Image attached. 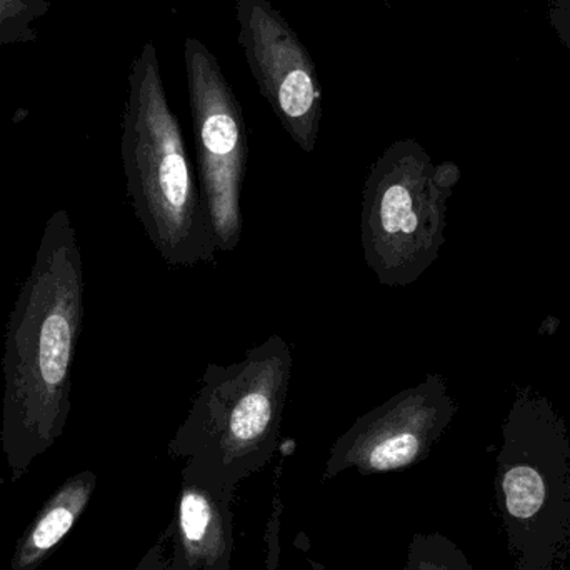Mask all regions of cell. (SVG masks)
Wrapping results in <instances>:
<instances>
[{"mask_svg": "<svg viewBox=\"0 0 570 570\" xmlns=\"http://www.w3.org/2000/svg\"><path fill=\"white\" fill-rule=\"evenodd\" d=\"M292 364L291 347L274 334L243 361L207 365L189 414L167 445L170 458L186 459L180 478L236 495L240 482L273 461Z\"/></svg>", "mask_w": 570, "mask_h": 570, "instance_id": "1", "label": "cell"}, {"mask_svg": "<svg viewBox=\"0 0 570 570\" xmlns=\"http://www.w3.org/2000/svg\"><path fill=\"white\" fill-rule=\"evenodd\" d=\"M122 157L134 209L160 257L173 267L214 263L213 224L153 43L134 72Z\"/></svg>", "mask_w": 570, "mask_h": 570, "instance_id": "2", "label": "cell"}, {"mask_svg": "<svg viewBox=\"0 0 570 570\" xmlns=\"http://www.w3.org/2000/svg\"><path fill=\"white\" fill-rule=\"evenodd\" d=\"M459 179L454 163L434 164L414 139L395 140L372 164L362 189L361 243L379 284L407 287L438 261Z\"/></svg>", "mask_w": 570, "mask_h": 570, "instance_id": "3", "label": "cell"}, {"mask_svg": "<svg viewBox=\"0 0 570 570\" xmlns=\"http://www.w3.org/2000/svg\"><path fill=\"white\" fill-rule=\"evenodd\" d=\"M184 60L200 196L213 224L217 249L233 253L244 230L240 199L249 164L246 117L209 47L189 37L184 43Z\"/></svg>", "mask_w": 570, "mask_h": 570, "instance_id": "4", "label": "cell"}, {"mask_svg": "<svg viewBox=\"0 0 570 570\" xmlns=\"http://www.w3.org/2000/svg\"><path fill=\"white\" fill-rule=\"evenodd\" d=\"M458 412L448 381L428 374L384 404L361 415L328 452L322 478L355 469L361 475L404 471L428 458Z\"/></svg>", "mask_w": 570, "mask_h": 570, "instance_id": "5", "label": "cell"}, {"mask_svg": "<svg viewBox=\"0 0 570 570\" xmlns=\"http://www.w3.org/2000/svg\"><path fill=\"white\" fill-rule=\"evenodd\" d=\"M239 46L259 92L295 146L312 154L322 120V86L311 53L269 0H237Z\"/></svg>", "mask_w": 570, "mask_h": 570, "instance_id": "6", "label": "cell"}, {"mask_svg": "<svg viewBox=\"0 0 570 570\" xmlns=\"http://www.w3.org/2000/svg\"><path fill=\"white\" fill-rule=\"evenodd\" d=\"M234 499L206 482L183 478L166 535L186 570H230L236 551Z\"/></svg>", "mask_w": 570, "mask_h": 570, "instance_id": "7", "label": "cell"}, {"mask_svg": "<svg viewBox=\"0 0 570 570\" xmlns=\"http://www.w3.org/2000/svg\"><path fill=\"white\" fill-rule=\"evenodd\" d=\"M47 312L39 311V327L29 332L33 342L29 352L23 357L26 365L23 367L22 395L20 404L12 412L6 414V425H3V435L9 434L26 412L30 402V395H46L47 412L52 419L53 425L62 431L63 411L59 402L53 399L57 391L63 392V382L69 372L70 355H72L73 337H76L77 321L79 312L70 315V308L80 305V301L72 305L66 297L62 301L46 302Z\"/></svg>", "mask_w": 570, "mask_h": 570, "instance_id": "8", "label": "cell"}, {"mask_svg": "<svg viewBox=\"0 0 570 570\" xmlns=\"http://www.w3.org/2000/svg\"><path fill=\"white\" fill-rule=\"evenodd\" d=\"M97 475L80 472L67 479L30 522L13 549L10 570H39L76 528L96 491Z\"/></svg>", "mask_w": 570, "mask_h": 570, "instance_id": "9", "label": "cell"}, {"mask_svg": "<svg viewBox=\"0 0 570 570\" xmlns=\"http://www.w3.org/2000/svg\"><path fill=\"white\" fill-rule=\"evenodd\" d=\"M508 509L514 518L529 519L544 504L546 484L538 469L518 464L505 472L502 481Z\"/></svg>", "mask_w": 570, "mask_h": 570, "instance_id": "10", "label": "cell"}, {"mask_svg": "<svg viewBox=\"0 0 570 570\" xmlns=\"http://www.w3.org/2000/svg\"><path fill=\"white\" fill-rule=\"evenodd\" d=\"M167 541L169 539L166 534L160 535L159 541L146 552L134 570H186L176 552H170V556L166 554Z\"/></svg>", "mask_w": 570, "mask_h": 570, "instance_id": "11", "label": "cell"}, {"mask_svg": "<svg viewBox=\"0 0 570 570\" xmlns=\"http://www.w3.org/2000/svg\"><path fill=\"white\" fill-rule=\"evenodd\" d=\"M548 20L559 42L570 53V12L558 9V7L548 6Z\"/></svg>", "mask_w": 570, "mask_h": 570, "instance_id": "12", "label": "cell"}, {"mask_svg": "<svg viewBox=\"0 0 570 570\" xmlns=\"http://www.w3.org/2000/svg\"><path fill=\"white\" fill-rule=\"evenodd\" d=\"M548 6L558 7V9L570 12V0H548Z\"/></svg>", "mask_w": 570, "mask_h": 570, "instance_id": "13", "label": "cell"}, {"mask_svg": "<svg viewBox=\"0 0 570 570\" xmlns=\"http://www.w3.org/2000/svg\"><path fill=\"white\" fill-rule=\"evenodd\" d=\"M311 564L312 570H325L324 566L321 564V562L311 561L308 562Z\"/></svg>", "mask_w": 570, "mask_h": 570, "instance_id": "14", "label": "cell"}]
</instances>
